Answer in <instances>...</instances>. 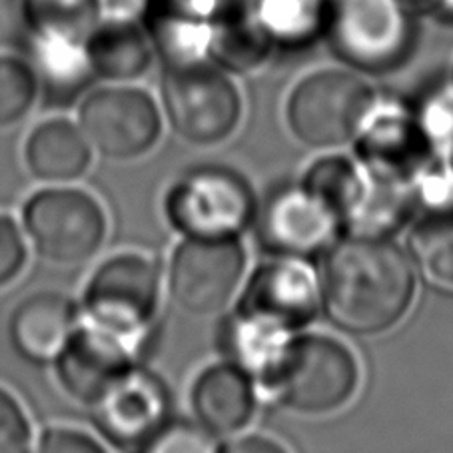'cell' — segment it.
Returning <instances> with one entry per match:
<instances>
[{
	"label": "cell",
	"instance_id": "obj_12",
	"mask_svg": "<svg viewBox=\"0 0 453 453\" xmlns=\"http://www.w3.org/2000/svg\"><path fill=\"white\" fill-rule=\"evenodd\" d=\"M170 419V394L154 372L134 365L92 405V424L114 448L136 449Z\"/></svg>",
	"mask_w": 453,
	"mask_h": 453
},
{
	"label": "cell",
	"instance_id": "obj_24",
	"mask_svg": "<svg viewBox=\"0 0 453 453\" xmlns=\"http://www.w3.org/2000/svg\"><path fill=\"white\" fill-rule=\"evenodd\" d=\"M410 250L426 282L453 294V210L427 214L413 230Z\"/></svg>",
	"mask_w": 453,
	"mask_h": 453
},
{
	"label": "cell",
	"instance_id": "obj_13",
	"mask_svg": "<svg viewBox=\"0 0 453 453\" xmlns=\"http://www.w3.org/2000/svg\"><path fill=\"white\" fill-rule=\"evenodd\" d=\"M322 286L302 257H288L260 265L250 278L238 311L286 332H298L316 318Z\"/></svg>",
	"mask_w": 453,
	"mask_h": 453
},
{
	"label": "cell",
	"instance_id": "obj_21",
	"mask_svg": "<svg viewBox=\"0 0 453 453\" xmlns=\"http://www.w3.org/2000/svg\"><path fill=\"white\" fill-rule=\"evenodd\" d=\"M30 54L38 88L54 106L73 104L95 76L84 44L30 36Z\"/></svg>",
	"mask_w": 453,
	"mask_h": 453
},
{
	"label": "cell",
	"instance_id": "obj_14",
	"mask_svg": "<svg viewBox=\"0 0 453 453\" xmlns=\"http://www.w3.org/2000/svg\"><path fill=\"white\" fill-rule=\"evenodd\" d=\"M340 228L338 218L303 184L276 190L265 200L257 220L262 244L288 257L319 252Z\"/></svg>",
	"mask_w": 453,
	"mask_h": 453
},
{
	"label": "cell",
	"instance_id": "obj_32",
	"mask_svg": "<svg viewBox=\"0 0 453 453\" xmlns=\"http://www.w3.org/2000/svg\"><path fill=\"white\" fill-rule=\"evenodd\" d=\"M35 453H108L95 435L76 427H49L38 440Z\"/></svg>",
	"mask_w": 453,
	"mask_h": 453
},
{
	"label": "cell",
	"instance_id": "obj_8",
	"mask_svg": "<svg viewBox=\"0 0 453 453\" xmlns=\"http://www.w3.org/2000/svg\"><path fill=\"white\" fill-rule=\"evenodd\" d=\"M78 127L92 150L112 162H132L154 150L162 136V116L154 98L128 84L90 92L78 111Z\"/></svg>",
	"mask_w": 453,
	"mask_h": 453
},
{
	"label": "cell",
	"instance_id": "obj_29",
	"mask_svg": "<svg viewBox=\"0 0 453 453\" xmlns=\"http://www.w3.org/2000/svg\"><path fill=\"white\" fill-rule=\"evenodd\" d=\"M134 453H220L214 434L186 419H168Z\"/></svg>",
	"mask_w": 453,
	"mask_h": 453
},
{
	"label": "cell",
	"instance_id": "obj_6",
	"mask_svg": "<svg viewBox=\"0 0 453 453\" xmlns=\"http://www.w3.org/2000/svg\"><path fill=\"white\" fill-rule=\"evenodd\" d=\"M373 108V92L346 70H322L296 86L288 103V122L303 144L332 148L362 130Z\"/></svg>",
	"mask_w": 453,
	"mask_h": 453
},
{
	"label": "cell",
	"instance_id": "obj_35",
	"mask_svg": "<svg viewBox=\"0 0 453 453\" xmlns=\"http://www.w3.org/2000/svg\"><path fill=\"white\" fill-rule=\"evenodd\" d=\"M190 3H196V4H200V6H204V9L212 11L214 6H216V3H218V0H190Z\"/></svg>",
	"mask_w": 453,
	"mask_h": 453
},
{
	"label": "cell",
	"instance_id": "obj_2",
	"mask_svg": "<svg viewBox=\"0 0 453 453\" xmlns=\"http://www.w3.org/2000/svg\"><path fill=\"white\" fill-rule=\"evenodd\" d=\"M22 230L41 260L70 270L98 256L108 236V218L92 194L49 186L27 200Z\"/></svg>",
	"mask_w": 453,
	"mask_h": 453
},
{
	"label": "cell",
	"instance_id": "obj_5",
	"mask_svg": "<svg viewBox=\"0 0 453 453\" xmlns=\"http://www.w3.org/2000/svg\"><path fill=\"white\" fill-rule=\"evenodd\" d=\"M168 222L184 238L230 240L256 218L254 194L236 172L204 166L186 172L164 202Z\"/></svg>",
	"mask_w": 453,
	"mask_h": 453
},
{
	"label": "cell",
	"instance_id": "obj_17",
	"mask_svg": "<svg viewBox=\"0 0 453 453\" xmlns=\"http://www.w3.org/2000/svg\"><path fill=\"white\" fill-rule=\"evenodd\" d=\"M95 150L78 124L50 119L38 124L25 142V164L30 176L46 186H68L92 168Z\"/></svg>",
	"mask_w": 453,
	"mask_h": 453
},
{
	"label": "cell",
	"instance_id": "obj_25",
	"mask_svg": "<svg viewBox=\"0 0 453 453\" xmlns=\"http://www.w3.org/2000/svg\"><path fill=\"white\" fill-rule=\"evenodd\" d=\"M95 0H27L33 36L84 44L98 25Z\"/></svg>",
	"mask_w": 453,
	"mask_h": 453
},
{
	"label": "cell",
	"instance_id": "obj_3",
	"mask_svg": "<svg viewBox=\"0 0 453 453\" xmlns=\"http://www.w3.org/2000/svg\"><path fill=\"white\" fill-rule=\"evenodd\" d=\"M359 381L357 362L342 342L310 334L294 338L265 384L288 408L326 413L342 408Z\"/></svg>",
	"mask_w": 453,
	"mask_h": 453
},
{
	"label": "cell",
	"instance_id": "obj_30",
	"mask_svg": "<svg viewBox=\"0 0 453 453\" xmlns=\"http://www.w3.org/2000/svg\"><path fill=\"white\" fill-rule=\"evenodd\" d=\"M33 424L22 403L0 386V453H33Z\"/></svg>",
	"mask_w": 453,
	"mask_h": 453
},
{
	"label": "cell",
	"instance_id": "obj_23",
	"mask_svg": "<svg viewBox=\"0 0 453 453\" xmlns=\"http://www.w3.org/2000/svg\"><path fill=\"white\" fill-rule=\"evenodd\" d=\"M368 184V168L342 156L318 160L303 180V186L338 218L342 228L362 204Z\"/></svg>",
	"mask_w": 453,
	"mask_h": 453
},
{
	"label": "cell",
	"instance_id": "obj_10",
	"mask_svg": "<svg viewBox=\"0 0 453 453\" xmlns=\"http://www.w3.org/2000/svg\"><path fill=\"white\" fill-rule=\"evenodd\" d=\"M244 250L236 238H184L170 257V298L190 316L214 314L236 292L244 274Z\"/></svg>",
	"mask_w": 453,
	"mask_h": 453
},
{
	"label": "cell",
	"instance_id": "obj_31",
	"mask_svg": "<svg viewBox=\"0 0 453 453\" xmlns=\"http://www.w3.org/2000/svg\"><path fill=\"white\" fill-rule=\"evenodd\" d=\"M28 264V240L17 220L0 214V290L12 286Z\"/></svg>",
	"mask_w": 453,
	"mask_h": 453
},
{
	"label": "cell",
	"instance_id": "obj_11",
	"mask_svg": "<svg viewBox=\"0 0 453 453\" xmlns=\"http://www.w3.org/2000/svg\"><path fill=\"white\" fill-rule=\"evenodd\" d=\"M144 343L81 319L54 373L70 400L92 408L124 373L138 365Z\"/></svg>",
	"mask_w": 453,
	"mask_h": 453
},
{
	"label": "cell",
	"instance_id": "obj_26",
	"mask_svg": "<svg viewBox=\"0 0 453 453\" xmlns=\"http://www.w3.org/2000/svg\"><path fill=\"white\" fill-rule=\"evenodd\" d=\"M324 22L322 0H260L256 25L270 42L302 44Z\"/></svg>",
	"mask_w": 453,
	"mask_h": 453
},
{
	"label": "cell",
	"instance_id": "obj_19",
	"mask_svg": "<svg viewBox=\"0 0 453 453\" xmlns=\"http://www.w3.org/2000/svg\"><path fill=\"white\" fill-rule=\"evenodd\" d=\"M92 74L112 84L138 81L152 65V46L146 35L127 20H106L84 42Z\"/></svg>",
	"mask_w": 453,
	"mask_h": 453
},
{
	"label": "cell",
	"instance_id": "obj_36",
	"mask_svg": "<svg viewBox=\"0 0 453 453\" xmlns=\"http://www.w3.org/2000/svg\"><path fill=\"white\" fill-rule=\"evenodd\" d=\"M405 3V0H403ZM411 3H419V4H429V0H411Z\"/></svg>",
	"mask_w": 453,
	"mask_h": 453
},
{
	"label": "cell",
	"instance_id": "obj_27",
	"mask_svg": "<svg viewBox=\"0 0 453 453\" xmlns=\"http://www.w3.org/2000/svg\"><path fill=\"white\" fill-rule=\"evenodd\" d=\"M38 92L36 74L28 62L17 57H0V130L25 120Z\"/></svg>",
	"mask_w": 453,
	"mask_h": 453
},
{
	"label": "cell",
	"instance_id": "obj_18",
	"mask_svg": "<svg viewBox=\"0 0 453 453\" xmlns=\"http://www.w3.org/2000/svg\"><path fill=\"white\" fill-rule=\"evenodd\" d=\"M252 378L238 365L220 364L204 370L194 381L192 408L198 424L210 434H236L254 416Z\"/></svg>",
	"mask_w": 453,
	"mask_h": 453
},
{
	"label": "cell",
	"instance_id": "obj_4",
	"mask_svg": "<svg viewBox=\"0 0 453 453\" xmlns=\"http://www.w3.org/2000/svg\"><path fill=\"white\" fill-rule=\"evenodd\" d=\"M158 300L156 264L144 254L122 252L92 272L82 292L81 319L146 343Z\"/></svg>",
	"mask_w": 453,
	"mask_h": 453
},
{
	"label": "cell",
	"instance_id": "obj_16",
	"mask_svg": "<svg viewBox=\"0 0 453 453\" xmlns=\"http://www.w3.org/2000/svg\"><path fill=\"white\" fill-rule=\"evenodd\" d=\"M81 324V306L60 292H36L12 310L9 340L30 364H54Z\"/></svg>",
	"mask_w": 453,
	"mask_h": 453
},
{
	"label": "cell",
	"instance_id": "obj_7",
	"mask_svg": "<svg viewBox=\"0 0 453 453\" xmlns=\"http://www.w3.org/2000/svg\"><path fill=\"white\" fill-rule=\"evenodd\" d=\"M162 100L176 134L200 146L230 136L242 112L236 86L206 62L168 68Z\"/></svg>",
	"mask_w": 453,
	"mask_h": 453
},
{
	"label": "cell",
	"instance_id": "obj_1",
	"mask_svg": "<svg viewBox=\"0 0 453 453\" xmlns=\"http://www.w3.org/2000/svg\"><path fill=\"white\" fill-rule=\"evenodd\" d=\"M319 286L332 322L351 334L372 335L405 316L416 276L410 257L388 238L349 236L330 250Z\"/></svg>",
	"mask_w": 453,
	"mask_h": 453
},
{
	"label": "cell",
	"instance_id": "obj_9",
	"mask_svg": "<svg viewBox=\"0 0 453 453\" xmlns=\"http://www.w3.org/2000/svg\"><path fill=\"white\" fill-rule=\"evenodd\" d=\"M335 52L364 70H386L400 62L411 41L403 0H338L330 14Z\"/></svg>",
	"mask_w": 453,
	"mask_h": 453
},
{
	"label": "cell",
	"instance_id": "obj_22",
	"mask_svg": "<svg viewBox=\"0 0 453 453\" xmlns=\"http://www.w3.org/2000/svg\"><path fill=\"white\" fill-rule=\"evenodd\" d=\"M292 340V332L244 316L240 311L226 324L222 335L230 362L244 370L250 378H260L264 384L274 373Z\"/></svg>",
	"mask_w": 453,
	"mask_h": 453
},
{
	"label": "cell",
	"instance_id": "obj_15",
	"mask_svg": "<svg viewBox=\"0 0 453 453\" xmlns=\"http://www.w3.org/2000/svg\"><path fill=\"white\" fill-rule=\"evenodd\" d=\"M357 138L364 166L384 176L410 180L437 156L419 128L416 112L400 106L373 104Z\"/></svg>",
	"mask_w": 453,
	"mask_h": 453
},
{
	"label": "cell",
	"instance_id": "obj_20",
	"mask_svg": "<svg viewBox=\"0 0 453 453\" xmlns=\"http://www.w3.org/2000/svg\"><path fill=\"white\" fill-rule=\"evenodd\" d=\"M150 36L168 68H174L204 62L214 28L206 22V12L182 0H160L150 19Z\"/></svg>",
	"mask_w": 453,
	"mask_h": 453
},
{
	"label": "cell",
	"instance_id": "obj_34",
	"mask_svg": "<svg viewBox=\"0 0 453 453\" xmlns=\"http://www.w3.org/2000/svg\"><path fill=\"white\" fill-rule=\"evenodd\" d=\"M220 453H288L282 443L264 435H246L232 441L220 449Z\"/></svg>",
	"mask_w": 453,
	"mask_h": 453
},
{
	"label": "cell",
	"instance_id": "obj_28",
	"mask_svg": "<svg viewBox=\"0 0 453 453\" xmlns=\"http://www.w3.org/2000/svg\"><path fill=\"white\" fill-rule=\"evenodd\" d=\"M270 41L256 25L244 22H224L214 28L212 49L210 52L234 70H250L260 65L268 54Z\"/></svg>",
	"mask_w": 453,
	"mask_h": 453
},
{
	"label": "cell",
	"instance_id": "obj_33",
	"mask_svg": "<svg viewBox=\"0 0 453 453\" xmlns=\"http://www.w3.org/2000/svg\"><path fill=\"white\" fill-rule=\"evenodd\" d=\"M100 17L132 22L146 9V0H95Z\"/></svg>",
	"mask_w": 453,
	"mask_h": 453
}]
</instances>
